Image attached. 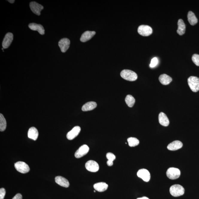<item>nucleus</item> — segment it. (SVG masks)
I'll use <instances>...</instances> for the list:
<instances>
[{"instance_id":"1","label":"nucleus","mask_w":199,"mask_h":199,"mask_svg":"<svg viewBox=\"0 0 199 199\" xmlns=\"http://www.w3.org/2000/svg\"><path fill=\"white\" fill-rule=\"evenodd\" d=\"M122 78L130 81H134L137 79V75L134 72L128 69H124L121 73Z\"/></svg>"},{"instance_id":"2","label":"nucleus","mask_w":199,"mask_h":199,"mask_svg":"<svg viewBox=\"0 0 199 199\" xmlns=\"http://www.w3.org/2000/svg\"><path fill=\"white\" fill-rule=\"evenodd\" d=\"M184 192V187L179 184L173 185L170 189V194L174 197H179L183 195Z\"/></svg>"},{"instance_id":"3","label":"nucleus","mask_w":199,"mask_h":199,"mask_svg":"<svg viewBox=\"0 0 199 199\" xmlns=\"http://www.w3.org/2000/svg\"><path fill=\"white\" fill-rule=\"evenodd\" d=\"M188 83L191 90L194 92L199 90V78L196 76H192L188 79Z\"/></svg>"},{"instance_id":"4","label":"nucleus","mask_w":199,"mask_h":199,"mask_svg":"<svg viewBox=\"0 0 199 199\" xmlns=\"http://www.w3.org/2000/svg\"><path fill=\"white\" fill-rule=\"evenodd\" d=\"M15 167L17 171L23 174L28 173L30 170L28 165L23 162H16L15 164Z\"/></svg>"},{"instance_id":"5","label":"nucleus","mask_w":199,"mask_h":199,"mask_svg":"<svg viewBox=\"0 0 199 199\" xmlns=\"http://www.w3.org/2000/svg\"><path fill=\"white\" fill-rule=\"evenodd\" d=\"M181 173L179 169L174 168H170L167 170L166 175L169 179L175 180L178 179L180 176Z\"/></svg>"},{"instance_id":"6","label":"nucleus","mask_w":199,"mask_h":199,"mask_svg":"<svg viewBox=\"0 0 199 199\" xmlns=\"http://www.w3.org/2000/svg\"><path fill=\"white\" fill-rule=\"evenodd\" d=\"M138 31L141 36H148L152 34L153 30L152 28L149 25H142L138 27Z\"/></svg>"},{"instance_id":"7","label":"nucleus","mask_w":199,"mask_h":199,"mask_svg":"<svg viewBox=\"0 0 199 199\" xmlns=\"http://www.w3.org/2000/svg\"><path fill=\"white\" fill-rule=\"evenodd\" d=\"M86 169L88 171L92 172H96L99 169V166L98 164L94 160H89L85 164Z\"/></svg>"},{"instance_id":"8","label":"nucleus","mask_w":199,"mask_h":199,"mask_svg":"<svg viewBox=\"0 0 199 199\" xmlns=\"http://www.w3.org/2000/svg\"><path fill=\"white\" fill-rule=\"evenodd\" d=\"M30 7L33 13L38 16L40 15L41 10L44 9L43 6L36 1H32L30 2Z\"/></svg>"},{"instance_id":"9","label":"nucleus","mask_w":199,"mask_h":199,"mask_svg":"<svg viewBox=\"0 0 199 199\" xmlns=\"http://www.w3.org/2000/svg\"><path fill=\"white\" fill-rule=\"evenodd\" d=\"M89 148L86 145H84L80 146L79 149L76 151L75 154V157L76 158H80L86 155L89 152Z\"/></svg>"},{"instance_id":"10","label":"nucleus","mask_w":199,"mask_h":199,"mask_svg":"<svg viewBox=\"0 0 199 199\" xmlns=\"http://www.w3.org/2000/svg\"><path fill=\"white\" fill-rule=\"evenodd\" d=\"M138 177L141 178L143 180L148 182L151 179V174L146 169H140L137 173Z\"/></svg>"},{"instance_id":"11","label":"nucleus","mask_w":199,"mask_h":199,"mask_svg":"<svg viewBox=\"0 0 199 199\" xmlns=\"http://www.w3.org/2000/svg\"><path fill=\"white\" fill-rule=\"evenodd\" d=\"M70 44V41L67 38H63L60 40L58 42V45L63 52L66 51L69 48Z\"/></svg>"},{"instance_id":"12","label":"nucleus","mask_w":199,"mask_h":199,"mask_svg":"<svg viewBox=\"0 0 199 199\" xmlns=\"http://www.w3.org/2000/svg\"><path fill=\"white\" fill-rule=\"evenodd\" d=\"M13 39V35L11 33H7L5 35L2 42V47L4 49L8 48L10 45Z\"/></svg>"},{"instance_id":"13","label":"nucleus","mask_w":199,"mask_h":199,"mask_svg":"<svg viewBox=\"0 0 199 199\" xmlns=\"http://www.w3.org/2000/svg\"><path fill=\"white\" fill-rule=\"evenodd\" d=\"M81 128L79 126H76L68 132L66 137L68 139L71 140L74 139L79 135L80 132Z\"/></svg>"},{"instance_id":"14","label":"nucleus","mask_w":199,"mask_h":199,"mask_svg":"<svg viewBox=\"0 0 199 199\" xmlns=\"http://www.w3.org/2000/svg\"><path fill=\"white\" fill-rule=\"evenodd\" d=\"M28 27L30 29L33 31H37L41 35H44L45 34V30L42 25L34 23L30 24Z\"/></svg>"},{"instance_id":"15","label":"nucleus","mask_w":199,"mask_h":199,"mask_svg":"<svg viewBox=\"0 0 199 199\" xmlns=\"http://www.w3.org/2000/svg\"><path fill=\"white\" fill-rule=\"evenodd\" d=\"M183 143L179 141H175L170 143L167 148L170 151H174L181 148L183 147Z\"/></svg>"},{"instance_id":"16","label":"nucleus","mask_w":199,"mask_h":199,"mask_svg":"<svg viewBox=\"0 0 199 199\" xmlns=\"http://www.w3.org/2000/svg\"><path fill=\"white\" fill-rule=\"evenodd\" d=\"M55 182L62 187L68 188L69 187V181L63 177L58 176L55 178Z\"/></svg>"},{"instance_id":"17","label":"nucleus","mask_w":199,"mask_h":199,"mask_svg":"<svg viewBox=\"0 0 199 199\" xmlns=\"http://www.w3.org/2000/svg\"><path fill=\"white\" fill-rule=\"evenodd\" d=\"M159 121L160 125L167 127L169 124V121L165 114L163 112L160 113L159 115Z\"/></svg>"},{"instance_id":"18","label":"nucleus","mask_w":199,"mask_h":199,"mask_svg":"<svg viewBox=\"0 0 199 199\" xmlns=\"http://www.w3.org/2000/svg\"><path fill=\"white\" fill-rule=\"evenodd\" d=\"M95 34L94 31H86L82 34L80 39L82 42H86L91 39Z\"/></svg>"},{"instance_id":"19","label":"nucleus","mask_w":199,"mask_h":199,"mask_svg":"<svg viewBox=\"0 0 199 199\" xmlns=\"http://www.w3.org/2000/svg\"><path fill=\"white\" fill-rule=\"evenodd\" d=\"M39 136V132L37 129L34 127L30 128L28 132V137L30 139L36 141Z\"/></svg>"},{"instance_id":"20","label":"nucleus","mask_w":199,"mask_h":199,"mask_svg":"<svg viewBox=\"0 0 199 199\" xmlns=\"http://www.w3.org/2000/svg\"><path fill=\"white\" fill-rule=\"evenodd\" d=\"M186 30V25L185 24L183 20L180 19L178 22V29L177 32L180 36L184 34Z\"/></svg>"},{"instance_id":"21","label":"nucleus","mask_w":199,"mask_h":199,"mask_svg":"<svg viewBox=\"0 0 199 199\" xmlns=\"http://www.w3.org/2000/svg\"><path fill=\"white\" fill-rule=\"evenodd\" d=\"M93 187L95 190L98 192H102L107 189L108 185L106 183L100 182L94 185Z\"/></svg>"},{"instance_id":"22","label":"nucleus","mask_w":199,"mask_h":199,"mask_svg":"<svg viewBox=\"0 0 199 199\" xmlns=\"http://www.w3.org/2000/svg\"><path fill=\"white\" fill-rule=\"evenodd\" d=\"M159 81L162 85H168L171 82L172 79L170 76L166 74H164L160 75L159 78Z\"/></svg>"},{"instance_id":"23","label":"nucleus","mask_w":199,"mask_h":199,"mask_svg":"<svg viewBox=\"0 0 199 199\" xmlns=\"http://www.w3.org/2000/svg\"><path fill=\"white\" fill-rule=\"evenodd\" d=\"M97 106V103L95 102L90 101L86 103L83 106L82 110L83 111H87L92 110L94 109Z\"/></svg>"},{"instance_id":"24","label":"nucleus","mask_w":199,"mask_h":199,"mask_svg":"<svg viewBox=\"0 0 199 199\" xmlns=\"http://www.w3.org/2000/svg\"><path fill=\"white\" fill-rule=\"evenodd\" d=\"M188 20L191 25H194L198 23V19L195 14L192 11H189L187 15Z\"/></svg>"},{"instance_id":"25","label":"nucleus","mask_w":199,"mask_h":199,"mask_svg":"<svg viewBox=\"0 0 199 199\" xmlns=\"http://www.w3.org/2000/svg\"><path fill=\"white\" fill-rule=\"evenodd\" d=\"M125 101L129 107H132L135 104V100L132 95H128L126 97Z\"/></svg>"},{"instance_id":"26","label":"nucleus","mask_w":199,"mask_h":199,"mask_svg":"<svg viewBox=\"0 0 199 199\" xmlns=\"http://www.w3.org/2000/svg\"><path fill=\"white\" fill-rule=\"evenodd\" d=\"M7 126L5 119L2 114H0V130L1 132L4 131L6 130Z\"/></svg>"},{"instance_id":"27","label":"nucleus","mask_w":199,"mask_h":199,"mask_svg":"<svg viewBox=\"0 0 199 199\" xmlns=\"http://www.w3.org/2000/svg\"><path fill=\"white\" fill-rule=\"evenodd\" d=\"M106 157L108 159L107 165L108 166H111L113 164V161L116 159V156L111 153H108L106 154Z\"/></svg>"},{"instance_id":"28","label":"nucleus","mask_w":199,"mask_h":199,"mask_svg":"<svg viewBox=\"0 0 199 199\" xmlns=\"http://www.w3.org/2000/svg\"><path fill=\"white\" fill-rule=\"evenodd\" d=\"M129 145L130 147H135L138 145L139 143V140L134 137H130L127 139Z\"/></svg>"},{"instance_id":"29","label":"nucleus","mask_w":199,"mask_h":199,"mask_svg":"<svg viewBox=\"0 0 199 199\" xmlns=\"http://www.w3.org/2000/svg\"><path fill=\"white\" fill-rule=\"evenodd\" d=\"M192 60L193 63L197 66H199V55L194 54L192 55Z\"/></svg>"},{"instance_id":"30","label":"nucleus","mask_w":199,"mask_h":199,"mask_svg":"<svg viewBox=\"0 0 199 199\" xmlns=\"http://www.w3.org/2000/svg\"><path fill=\"white\" fill-rule=\"evenodd\" d=\"M158 59L157 57H154L151 60V63L150 64V67L151 68L155 67L158 64Z\"/></svg>"},{"instance_id":"31","label":"nucleus","mask_w":199,"mask_h":199,"mask_svg":"<svg viewBox=\"0 0 199 199\" xmlns=\"http://www.w3.org/2000/svg\"><path fill=\"white\" fill-rule=\"evenodd\" d=\"M6 194V190L4 188L0 189V199H4Z\"/></svg>"},{"instance_id":"32","label":"nucleus","mask_w":199,"mask_h":199,"mask_svg":"<svg viewBox=\"0 0 199 199\" xmlns=\"http://www.w3.org/2000/svg\"><path fill=\"white\" fill-rule=\"evenodd\" d=\"M12 199H22V196L20 194H17Z\"/></svg>"},{"instance_id":"33","label":"nucleus","mask_w":199,"mask_h":199,"mask_svg":"<svg viewBox=\"0 0 199 199\" xmlns=\"http://www.w3.org/2000/svg\"><path fill=\"white\" fill-rule=\"evenodd\" d=\"M136 199H149V198H148V197H141V198H138Z\"/></svg>"},{"instance_id":"34","label":"nucleus","mask_w":199,"mask_h":199,"mask_svg":"<svg viewBox=\"0 0 199 199\" xmlns=\"http://www.w3.org/2000/svg\"><path fill=\"white\" fill-rule=\"evenodd\" d=\"M8 1H9V2L11 3V4H13V3L14 2H15V1H14V0H8Z\"/></svg>"},{"instance_id":"35","label":"nucleus","mask_w":199,"mask_h":199,"mask_svg":"<svg viewBox=\"0 0 199 199\" xmlns=\"http://www.w3.org/2000/svg\"><path fill=\"white\" fill-rule=\"evenodd\" d=\"M94 192H95V191H94Z\"/></svg>"}]
</instances>
